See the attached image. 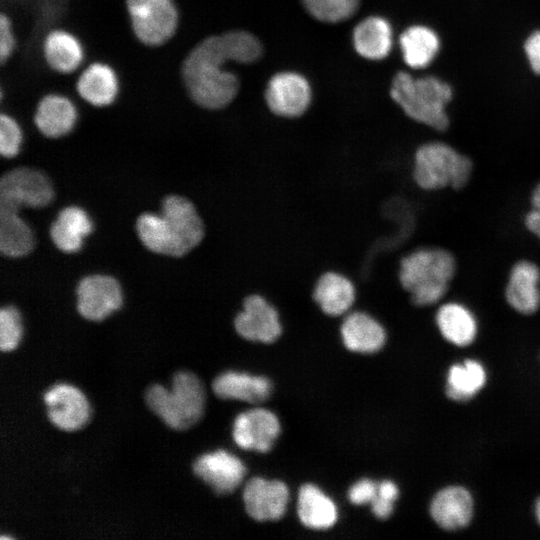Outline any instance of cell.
Instances as JSON below:
<instances>
[{
    "mask_svg": "<svg viewBox=\"0 0 540 540\" xmlns=\"http://www.w3.org/2000/svg\"><path fill=\"white\" fill-rule=\"evenodd\" d=\"M262 53L259 39L245 30H228L205 37L182 63L181 76L189 97L205 110L226 108L240 89L239 78L228 65L254 63Z\"/></svg>",
    "mask_w": 540,
    "mask_h": 540,
    "instance_id": "obj_1",
    "label": "cell"
},
{
    "mask_svg": "<svg viewBox=\"0 0 540 540\" xmlns=\"http://www.w3.org/2000/svg\"><path fill=\"white\" fill-rule=\"evenodd\" d=\"M454 254L440 246H421L404 254L398 263L397 279L416 307L439 303L456 276Z\"/></svg>",
    "mask_w": 540,
    "mask_h": 540,
    "instance_id": "obj_2",
    "label": "cell"
},
{
    "mask_svg": "<svg viewBox=\"0 0 540 540\" xmlns=\"http://www.w3.org/2000/svg\"><path fill=\"white\" fill-rule=\"evenodd\" d=\"M390 96L411 120L443 132L450 125L447 106L453 98L451 85L439 77H414L397 72L391 82Z\"/></svg>",
    "mask_w": 540,
    "mask_h": 540,
    "instance_id": "obj_3",
    "label": "cell"
},
{
    "mask_svg": "<svg viewBox=\"0 0 540 540\" xmlns=\"http://www.w3.org/2000/svg\"><path fill=\"white\" fill-rule=\"evenodd\" d=\"M473 168L472 159L450 144L428 141L413 154L411 176L415 185L426 192L461 190L470 182Z\"/></svg>",
    "mask_w": 540,
    "mask_h": 540,
    "instance_id": "obj_4",
    "label": "cell"
},
{
    "mask_svg": "<svg viewBox=\"0 0 540 540\" xmlns=\"http://www.w3.org/2000/svg\"><path fill=\"white\" fill-rule=\"evenodd\" d=\"M149 408L169 427L187 429L203 414L205 393L200 380L190 372L180 371L172 378L171 388L152 385L145 396Z\"/></svg>",
    "mask_w": 540,
    "mask_h": 540,
    "instance_id": "obj_5",
    "label": "cell"
},
{
    "mask_svg": "<svg viewBox=\"0 0 540 540\" xmlns=\"http://www.w3.org/2000/svg\"><path fill=\"white\" fill-rule=\"evenodd\" d=\"M132 30L148 46H159L175 33L179 14L173 0H126Z\"/></svg>",
    "mask_w": 540,
    "mask_h": 540,
    "instance_id": "obj_6",
    "label": "cell"
},
{
    "mask_svg": "<svg viewBox=\"0 0 540 540\" xmlns=\"http://www.w3.org/2000/svg\"><path fill=\"white\" fill-rule=\"evenodd\" d=\"M54 198L49 178L41 171L19 167L4 174L0 181V208L19 211L21 207L42 208Z\"/></svg>",
    "mask_w": 540,
    "mask_h": 540,
    "instance_id": "obj_7",
    "label": "cell"
},
{
    "mask_svg": "<svg viewBox=\"0 0 540 540\" xmlns=\"http://www.w3.org/2000/svg\"><path fill=\"white\" fill-rule=\"evenodd\" d=\"M234 327L245 340L273 343L282 334L277 308L259 292H250L242 300V309L234 319Z\"/></svg>",
    "mask_w": 540,
    "mask_h": 540,
    "instance_id": "obj_8",
    "label": "cell"
},
{
    "mask_svg": "<svg viewBox=\"0 0 540 540\" xmlns=\"http://www.w3.org/2000/svg\"><path fill=\"white\" fill-rule=\"evenodd\" d=\"M264 97L271 113L294 119L301 117L309 109L312 89L303 75L294 71H281L269 79Z\"/></svg>",
    "mask_w": 540,
    "mask_h": 540,
    "instance_id": "obj_9",
    "label": "cell"
},
{
    "mask_svg": "<svg viewBox=\"0 0 540 540\" xmlns=\"http://www.w3.org/2000/svg\"><path fill=\"white\" fill-rule=\"evenodd\" d=\"M77 310L90 321H102L120 309L123 302L119 282L109 275H89L76 288Z\"/></svg>",
    "mask_w": 540,
    "mask_h": 540,
    "instance_id": "obj_10",
    "label": "cell"
},
{
    "mask_svg": "<svg viewBox=\"0 0 540 540\" xmlns=\"http://www.w3.org/2000/svg\"><path fill=\"white\" fill-rule=\"evenodd\" d=\"M44 402L50 421L61 430H78L89 419V403L85 395L72 385L61 383L52 386L44 394Z\"/></svg>",
    "mask_w": 540,
    "mask_h": 540,
    "instance_id": "obj_11",
    "label": "cell"
},
{
    "mask_svg": "<svg viewBox=\"0 0 540 540\" xmlns=\"http://www.w3.org/2000/svg\"><path fill=\"white\" fill-rule=\"evenodd\" d=\"M507 304L517 313L532 315L540 308V267L520 259L510 268L504 287Z\"/></svg>",
    "mask_w": 540,
    "mask_h": 540,
    "instance_id": "obj_12",
    "label": "cell"
},
{
    "mask_svg": "<svg viewBox=\"0 0 540 540\" xmlns=\"http://www.w3.org/2000/svg\"><path fill=\"white\" fill-rule=\"evenodd\" d=\"M160 214L184 255L202 242L205 235L204 223L190 200L179 195H169L162 201Z\"/></svg>",
    "mask_w": 540,
    "mask_h": 540,
    "instance_id": "obj_13",
    "label": "cell"
},
{
    "mask_svg": "<svg viewBox=\"0 0 540 540\" xmlns=\"http://www.w3.org/2000/svg\"><path fill=\"white\" fill-rule=\"evenodd\" d=\"M357 292L356 285L348 275L328 269L316 278L311 289V298L325 315L339 317L347 314L353 307Z\"/></svg>",
    "mask_w": 540,
    "mask_h": 540,
    "instance_id": "obj_14",
    "label": "cell"
},
{
    "mask_svg": "<svg viewBox=\"0 0 540 540\" xmlns=\"http://www.w3.org/2000/svg\"><path fill=\"white\" fill-rule=\"evenodd\" d=\"M246 512L257 521L279 520L289 501L287 486L278 480L252 478L243 491Z\"/></svg>",
    "mask_w": 540,
    "mask_h": 540,
    "instance_id": "obj_15",
    "label": "cell"
},
{
    "mask_svg": "<svg viewBox=\"0 0 540 540\" xmlns=\"http://www.w3.org/2000/svg\"><path fill=\"white\" fill-rule=\"evenodd\" d=\"M280 433V423L274 413L255 408L240 413L233 424V438L245 450L268 452Z\"/></svg>",
    "mask_w": 540,
    "mask_h": 540,
    "instance_id": "obj_16",
    "label": "cell"
},
{
    "mask_svg": "<svg viewBox=\"0 0 540 540\" xmlns=\"http://www.w3.org/2000/svg\"><path fill=\"white\" fill-rule=\"evenodd\" d=\"M78 118L77 105L71 98L60 93H48L37 103L33 123L44 137L58 139L73 131Z\"/></svg>",
    "mask_w": 540,
    "mask_h": 540,
    "instance_id": "obj_17",
    "label": "cell"
},
{
    "mask_svg": "<svg viewBox=\"0 0 540 540\" xmlns=\"http://www.w3.org/2000/svg\"><path fill=\"white\" fill-rule=\"evenodd\" d=\"M193 471L218 494L233 492L246 474L243 462L224 450L201 455L194 462Z\"/></svg>",
    "mask_w": 540,
    "mask_h": 540,
    "instance_id": "obj_18",
    "label": "cell"
},
{
    "mask_svg": "<svg viewBox=\"0 0 540 540\" xmlns=\"http://www.w3.org/2000/svg\"><path fill=\"white\" fill-rule=\"evenodd\" d=\"M75 90L86 103L95 107H106L113 104L118 97L120 82L113 67L94 61L77 73Z\"/></svg>",
    "mask_w": 540,
    "mask_h": 540,
    "instance_id": "obj_19",
    "label": "cell"
},
{
    "mask_svg": "<svg viewBox=\"0 0 540 540\" xmlns=\"http://www.w3.org/2000/svg\"><path fill=\"white\" fill-rule=\"evenodd\" d=\"M47 66L60 74H75L84 63V48L76 35L62 28L50 30L42 43Z\"/></svg>",
    "mask_w": 540,
    "mask_h": 540,
    "instance_id": "obj_20",
    "label": "cell"
},
{
    "mask_svg": "<svg viewBox=\"0 0 540 540\" xmlns=\"http://www.w3.org/2000/svg\"><path fill=\"white\" fill-rule=\"evenodd\" d=\"M340 334L345 347L358 353L377 352L386 342V331L382 324L364 311L345 314Z\"/></svg>",
    "mask_w": 540,
    "mask_h": 540,
    "instance_id": "obj_21",
    "label": "cell"
},
{
    "mask_svg": "<svg viewBox=\"0 0 540 540\" xmlns=\"http://www.w3.org/2000/svg\"><path fill=\"white\" fill-rule=\"evenodd\" d=\"M430 513L443 529L465 527L473 514V501L469 492L460 486H450L439 491L432 500Z\"/></svg>",
    "mask_w": 540,
    "mask_h": 540,
    "instance_id": "obj_22",
    "label": "cell"
},
{
    "mask_svg": "<svg viewBox=\"0 0 540 540\" xmlns=\"http://www.w3.org/2000/svg\"><path fill=\"white\" fill-rule=\"evenodd\" d=\"M404 63L411 69L420 70L430 66L441 50L438 33L424 24L407 27L399 37Z\"/></svg>",
    "mask_w": 540,
    "mask_h": 540,
    "instance_id": "obj_23",
    "label": "cell"
},
{
    "mask_svg": "<svg viewBox=\"0 0 540 540\" xmlns=\"http://www.w3.org/2000/svg\"><path fill=\"white\" fill-rule=\"evenodd\" d=\"M352 39L354 49L361 57L383 60L393 47V28L384 17L369 16L355 26Z\"/></svg>",
    "mask_w": 540,
    "mask_h": 540,
    "instance_id": "obj_24",
    "label": "cell"
},
{
    "mask_svg": "<svg viewBox=\"0 0 540 540\" xmlns=\"http://www.w3.org/2000/svg\"><path fill=\"white\" fill-rule=\"evenodd\" d=\"M93 230V223L85 210L78 206L62 209L50 227V237L62 252L75 253L83 244V239Z\"/></svg>",
    "mask_w": 540,
    "mask_h": 540,
    "instance_id": "obj_25",
    "label": "cell"
},
{
    "mask_svg": "<svg viewBox=\"0 0 540 540\" xmlns=\"http://www.w3.org/2000/svg\"><path fill=\"white\" fill-rule=\"evenodd\" d=\"M212 389L222 399L257 403L269 397L272 384L268 378L263 376L228 371L214 380Z\"/></svg>",
    "mask_w": 540,
    "mask_h": 540,
    "instance_id": "obj_26",
    "label": "cell"
},
{
    "mask_svg": "<svg viewBox=\"0 0 540 540\" xmlns=\"http://www.w3.org/2000/svg\"><path fill=\"white\" fill-rule=\"evenodd\" d=\"M436 325L442 336L457 346L471 344L477 335V321L471 310L460 302L450 301L439 306Z\"/></svg>",
    "mask_w": 540,
    "mask_h": 540,
    "instance_id": "obj_27",
    "label": "cell"
},
{
    "mask_svg": "<svg viewBox=\"0 0 540 540\" xmlns=\"http://www.w3.org/2000/svg\"><path fill=\"white\" fill-rule=\"evenodd\" d=\"M337 508L334 502L317 486L303 485L298 495V516L306 527L328 529L337 521Z\"/></svg>",
    "mask_w": 540,
    "mask_h": 540,
    "instance_id": "obj_28",
    "label": "cell"
},
{
    "mask_svg": "<svg viewBox=\"0 0 540 540\" xmlns=\"http://www.w3.org/2000/svg\"><path fill=\"white\" fill-rule=\"evenodd\" d=\"M136 231L142 244L151 252L170 257L184 256L161 214H141L136 221Z\"/></svg>",
    "mask_w": 540,
    "mask_h": 540,
    "instance_id": "obj_29",
    "label": "cell"
},
{
    "mask_svg": "<svg viewBox=\"0 0 540 540\" xmlns=\"http://www.w3.org/2000/svg\"><path fill=\"white\" fill-rule=\"evenodd\" d=\"M18 212L0 208V250L12 258L26 256L35 245L31 228Z\"/></svg>",
    "mask_w": 540,
    "mask_h": 540,
    "instance_id": "obj_30",
    "label": "cell"
},
{
    "mask_svg": "<svg viewBox=\"0 0 540 540\" xmlns=\"http://www.w3.org/2000/svg\"><path fill=\"white\" fill-rule=\"evenodd\" d=\"M485 381L483 366L475 360H467L463 365H454L450 368L446 394L455 401H466L483 387Z\"/></svg>",
    "mask_w": 540,
    "mask_h": 540,
    "instance_id": "obj_31",
    "label": "cell"
},
{
    "mask_svg": "<svg viewBox=\"0 0 540 540\" xmlns=\"http://www.w3.org/2000/svg\"><path fill=\"white\" fill-rule=\"evenodd\" d=\"M361 0H301L304 9L314 19L336 24L356 14Z\"/></svg>",
    "mask_w": 540,
    "mask_h": 540,
    "instance_id": "obj_32",
    "label": "cell"
},
{
    "mask_svg": "<svg viewBox=\"0 0 540 540\" xmlns=\"http://www.w3.org/2000/svg\"><path fill=\"white\" fill-rule=\"evenodd\" d=\"M22 337V321L19 311L13 306L0 310V348L4 352L17 347Z\"/></svg>",
    "mask_w": 540,
    "mask_h": 540,
    "instance_id": "obj_33",
    "label": "cell"
},
{
    "mask_svg": "<svg viewBox=\"0 0 540 540\" xmlns=\"http://www.w3.org/2000/svg\"><path fill=\"white\" fill-rule=\"evenodd\" d=\"M23 142V131L15 117L8 113L0 114V153L5 158L15 157Z\"/></svg>",
    "mask_w": 540,
    "mask_h": 540,
    "instance_id": "obj_34",
    "label": "cell"
},
{
    "mask_svg": "<svg viewBox=\"0 0 540 540\" xmlns=\"http://www.w3.org/2000/svg\"><path fill=\"white\" fill-rule=\"evenodd\" d=\"M398 494V488L392 481L378 483L377 495L371 503L373 514L380 519L388 518L393 512V503Z\"/></svg>",
    "mask_w": 540,
    "mask_h": 540,
    "instance_id": "obj_35",
    "label": "cell"
},
{
    "mask_svg": "<svg viewBox=\"0 0 540 540\" xmlns=\"http://www.w3.org/2000/svg\"><path fill=\"white\" fill-rule=\"evenodd\" d=\"M17 38L12 21L5 13H0V65L4 64L14 53Z\"/></svg>",
    "mask_w": 540,
    "mask_h": 540,
    "instance_id": "obj_36",
    "label": "cell"
},
{
    "mask_svg": "<svg viewBox=\"0 0 540 540\" xmlns=\"http://www.w3.org/2000/svg\"><path fill=\"white\" fill-rule=\"evenodd\" d=\"M529 202L530 208L524 214L523 225L540 242V181L532 189Z\"/></svg>",
    "mask_w": 540,
    "mask_h": 540,
    "instance_id": "obj_37",
    "label": "cell"
},
{
    "mask_svg": "<svg viewBox=\"0 0 540 540\" xmlns=\"http://www.w3.org/2000/svg\"><path fill=\"white\" fill-rule=\"evenodd\" d=\"M378 491V483L362 479L355 483L348 492V498L355 505L372 503Z\"/></svg>",
    "mask_w": 540,
    "mask_h": 540,
    "instance_id": "obj_38",
    "label": "cell"
},
{
    "mask_svg": "<svg viewBox=\"0 0 540 540\" xmlns=\"http://www.w3.org/2000/svg\"><path fill=\"white\" fill-rule=\"evenodd\" d=\"M523 49L530 69L540 76V30H535L528 35Z\"/></svg>",
    "mask_w": 540,
    "mask_h": 540,
    "instance_id": "obj_39",
    "label": "cell"
},
{
    "mask_svg": "<svg viewBox=\"0 0 540 540\" xmlns=\"http://www.w3.org/2000/svg\"><path fill=\"white\" fill-rule=\"evenodd\" d=\"M536 516H537L538 522L540 523V498L538 499L536 503Z\"/></svg>",
    "mask_w": 540,
    "mask_h": 540,
    "instance_id": "obj_40",
    "label": "cell"
}]
</instances>
